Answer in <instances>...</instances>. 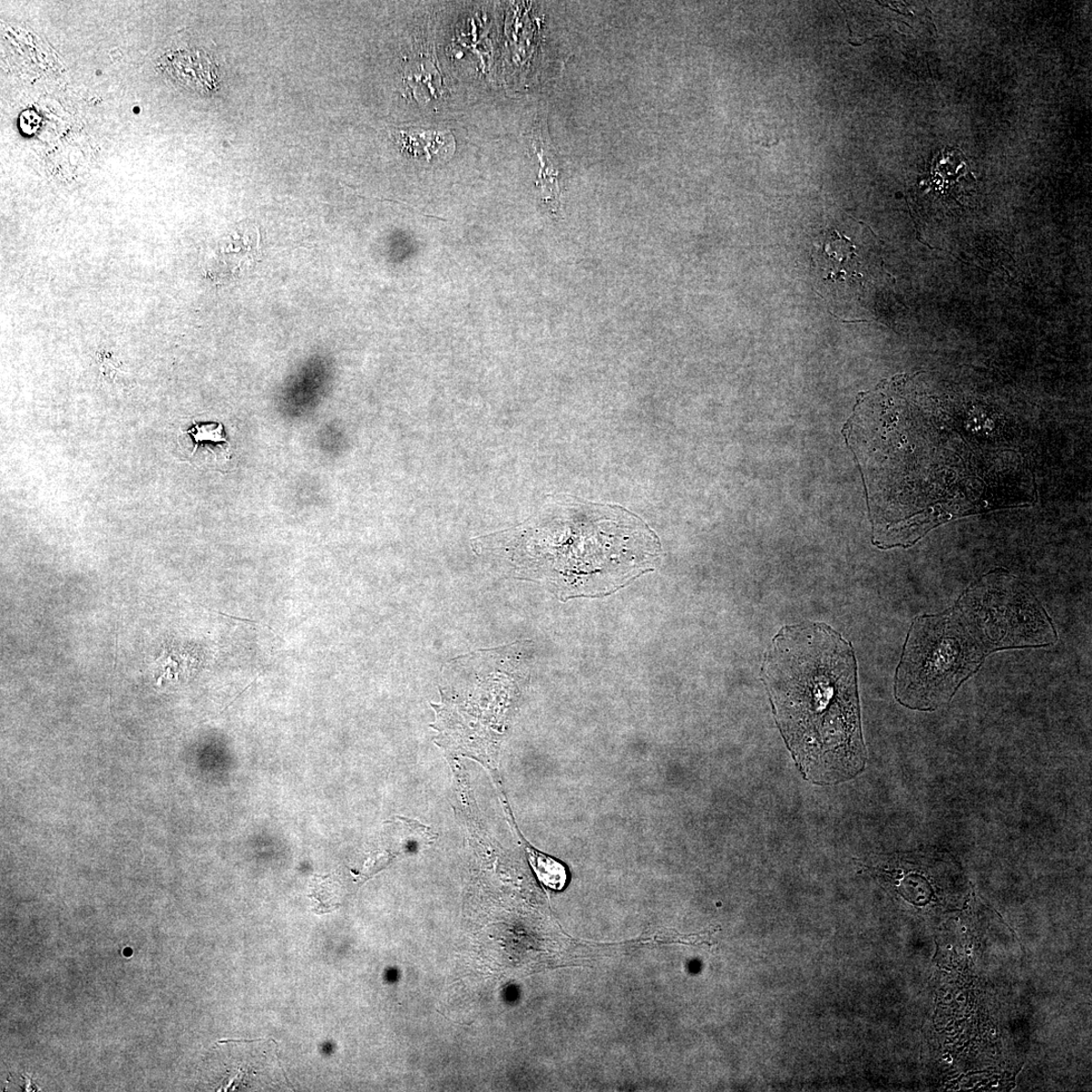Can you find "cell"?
Here are the masks:
<instances>
[{"label":"cell","mask_w":1092,"mask_h":1092,"mask_svg":"<svg viewBox=\"0 0 1092 1092\" xmlns=\"http://www.w3.org/2000/svg\"><path fill=\"white\" fill-rule=\"evenodd\" d=\"M814 257L818 267L825 271V280L846 281V277L861 278L853 269V262L857 258L853 242L835 230L825 233L824 244L816 249Z\"/></svg>","instance_id":"3"},{"label":"cell","mask_w":1092,"mask_h":1092,"mask_svg":"<svg viewBox=\"0 0 1092 1092\" xmlns=\"http://www.w3.org/2000/svg\"><path fill=\"white\" fill-rule=\"evenodd\" d=\"M763 679L780 731L803 777L835 785L864 771L853 647L825 623L783 628L766 653Z\"/></svg>","instance_id":"1"},{"label":"cell","mask_w":1092,"mask_h":1092,"mask_svg":"<svg viewBox=\"0 0 1092 1092\" xmlns=\"http://www.w3.org/2000/svg\"><path fill=\"white\" fill-rule=\"evenodd\" d=\"M901 892L905 900L918 905L928 903L932 897L929 882L915 874L905 877L901 885Z\"/></svg>","instance_id":"7"},{"label":"cell","mask_w":1092,"mask_h":1092,"mask_svg":"<svg viewBox=\"0 0 1092 1092\" xmlns=\"http://www.w3.org/2000/svg\"><path fill=\"white\" fill-rule=\"evenodd\" d=\"M308 896L313 901V912L317 914L331 912L339 906L334 902L333 886L329 877L315 876L314 879H311V893Z\"/></svg>","instance_id":"6"},{"label":"cell","mask_w":1092,"mask_h":1092,"mask_svg":"<svg viewBox=\"0 0 1092 1092\" xmlns=\"http://www.w3.org/2000/svg\"><path fill=\"white\" fill-rule=\"evenodd\" d=\"M530 862L540 881L552 890L561 891L567 885L569 874L560 861L529 847Z\"/></svg>","instance_id":"5"},{"label":"cell","mask_w":1092,"mask_h":1092,"mask_svg":"<svg viewBox=\"0 0 1092 1092\" xmlns=\"http://www.w3.org/2000/svg\"><path fill=\"white\" fill-rule=\"evenodd\" d=\"M533 147L536 154L539 156L541 162L540 181L542 200L548 202L552 213H557L560 209V185L558 181V170L553 168L550 153L545 152L544 138L542 135H539L533 140Z\"/></svg>","instance_id":"4"},{"label":"cell","mask_w":1092,"mask_h":1092,"mask_svg":"<svg viewBox=\"0 0 1092 1092\" xmlns=\"http://www.w3.org/2000/svg\"><path fill=\"white\" fill-rule=\"evenodd\" d=\"M188 433L191 435L193 442H196L197 445L207 442L213 443H227L225 431H224V427L220 423H198L191 427Z\"/></svg>","instance_id":"8"},{"label":"cell","mask_w":1092,"mask_h":1092,"mask_svg":"<svg viewBox=\"0 0 1092 1092\" xmlns=\"http://www.w3.org/2000/svg\"><path fill=\"white\" fill-rule=\"evenodd\" d=\"M1059 637L1047 610L1009 571L984 574L954 606L915 617L894 677V697L906 708L933 713L947 705L993 653L1046 649Z\"/></svg>","instance_id":"2"}]
</instances>
